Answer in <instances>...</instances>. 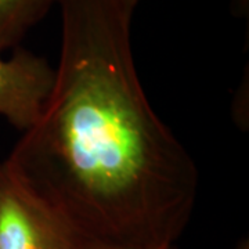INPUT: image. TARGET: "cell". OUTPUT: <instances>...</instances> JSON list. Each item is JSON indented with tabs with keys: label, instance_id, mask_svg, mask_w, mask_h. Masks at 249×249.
I'll list each match as a JSON object with an SVG mask.
<instances>
[{
	"label": "cell",
	"instance_id": "3",
	"mask_svg": "<svg viewBox=\"0 0 249 249\" xmlns=\"http://www.w3.org/2000/svg\"><path fill=\"white\" fill-rule=\"evenodd\" d=\"M0 53V115L25 132L42 114L54 83L49 61L24 49L11 58Z\"/></svg>",
	"mask_w": 249,
	"mask_h": 249
},
{
	"label": "cell",
	"instance_id": "6",
	"mask_svg": "<svg viewBox=\"0 0 249 249\" xmlns=\"http://www.w3.org/2000/svg\"><path fill=\"white\" fill-rule=\"evenodd\" d=\"M119 1H121V4H122L124 9L127 10L130 14H133L134 7L137 6V3H139L140 0H119ZM234 1H235V4L240 7L241 11H247V10H248L249 0H234Z\"/></svg>",
	"mask_w": 249,
	"mask_h": 249
},
{
	"label": "cell",
	"instance_id": "1",
	"mask_svg": "<svg viewBox=\"0 0 249 249\" xmlns=\"http://www.w3.org/2000/svg\"><path fill=\"white\" fill-rule=\"evenodd\" d=\"M62 35L39 119L1 165L73 240L129 249L176 245L199 173L142 89L119 0H58Z\"/></svg>",
	"mask_w": 249,
	"mask_h": 249
},
{
	"label": "cell",
	"instance_id": "2",
	"mask_svg": "<svg viewBox=\"0 0 249 249\" xmlns=\"http://www.w3.org/2000/svg\"><path fill=\"white\" fill-rule=\"evenodd\" d=\"M67 227L35 204L0 163V249H70Z\"/></svg>",
	"mask_w": 249,
	"mask_h": 249
},
{
	"label": "cell",
	"instance_id": "5",
	"mask_svg": "<svg viewBox=\"0 0 249 249\" xmlns=\"http://www.w3.org/2000/svg\"><path fill=\"white\" fill-rule=\"evenodd\" d=\"M70 249H129V248H121V247L104 245V244L91 242V241L73 240L71 248ZM162 249H178V245H170V247H166V248H162Z\"/></svg>",
	"mask_w": 249,
	"mask_h": 249
},
{
	"label": "cell",
	"instance_id": "4",
	"mask_svg": "<svg viewBox=\"0 0 249 249\" xmlns=\"http://www.w3.org/2000/svg\"><path fill=\"white\" fill-rule=\"evenodd\" d=\"M58 0H0V53L14 49Z\"/></svg>",
	"mask_w": 249,
	"mask_h": 249
},
{
	"label": "cell",
	"instance_id": "7",
	"mask_svg": "<svg viewBox=\"0 0 249 249\" xmlns=\"http://www.w3.org/2000/svg\"><path fill=\"white\" fill-rule=\"evenodd\" d=\"M232 249H249L248 238H242V240H241Z\"/></svg>",
	"mask_w": 249,
	"mask_h": 249
}]
</instances>
